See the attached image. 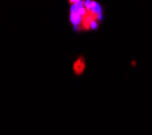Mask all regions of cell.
Instances as JSON below:
<instances>
[{
  "instance_id": "obj_2",
  "label": "cell",
  "mask_w": 152,
  "mask_h": 135,
  "mask_svg": "<svg viewBox=\"0 0 152 135\" xmlns=\"http://www.w3.org/2000/svg\"><path fill=\"white\" fill-rule=\"evenodd\" d=\"M87 69V62H86L84 57H77L72 64V70L76 76H82Z\"/></svg>"
},
{
  "instance_id": "obj_1",
  "label": "cell",
  "mask_w": 152,
  "mask_h": 135,
  "mask_svg": "<svg viewBox=\"0 0 152 135\" xmlns=\"http://www.w3.org/2000/svg\"><path fill=\"white\" fill-rule=\"evenodd\" d=\"M69 4V22L76 31H92L99 27L103 18L99 3L92 0H75Z\"/></svg>"
}]
</instances>
